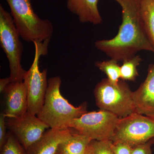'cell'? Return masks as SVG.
Wrapping results in <instances>:
<instances>
[{"mask_svg": "<svg viewBox=\"0 0 154 154\" xmlns=\"http://www.w3.org/2000/svg\"><path fill=\"white\" fill-rule=\"evenodd\" d=\"M122 9V22L118 33L109 39L97 40L96 48L112 59L123 60L141 51L154 53V46L144 27L141 14V0H113Z\"/></svg>", "mask_w": 154, "mask_h": 154, "instance_id": "6da1fadb", "label": "cell"}, {"mask_svg": "<svg viewBox=\"0 0 154 154\" xmlns=\"http://www.w3.org/2000/svg\"><path fill=\"white\" fill-rule=\"evenodd\" d=\"M61 80L55 76L48 80L44 104L37 116L50 128H69L71 122L87 113V104L79 107L69 103L61 94Z\"/></svg>", "mask_w": 154, "mask_h": 154, "instance_id": "7a4b0ae2", "label": "cell"}, {"mask_svg": "<svg viewBox=\"0 0 154 154\" xmlns=\"http://www.w3.org/2000/svg\"><path fill=\"white\" fill-rule=\"evenodd\" d=\"M11 9L14 24L21 38L27 42H44L50 40L54 27L48 19L35 13L30 0H6Z\"/></svg>", "mask_w": 154, "mask_h": 154, "instance_id": "3957f363", "label": "cell"}, {"mask_svg": "<svg viewBox=\"0 0 154 154\" xmlns=\"http://www.w3.org/2000/svg\"><path fill=\"white\" fill-rule=\"evenodd\" d=\"M94 94L100 110L108 111L119 118L135 112L133 92L124 81L114 85L108 79H104L96 85Z\"/></svg>", "mask_w": 154, "mask_h": 154, "instance_id": "277c9868", "label": "cell"}, {"mask_svg": "<svg viewBox=\"0 0 154 154\" xmlns=\"http://www.w3.org/2000/svg\"><path fill=\"white\" fill-rule=\"evenodd\" d=\"M11 13L0 5V43L8 60L11 82H23L27 71L22 67L23 47Z\"/></svg>", "mask_w": 154, "mask_h": 154, "instance_id": "5b68a950", "label": "cell"}, {"mask_svg": "<svg viewBox=\"0 0 154 154\" xmlns=\"http://www.w3.org/2000/svg\"><path fill=\"white\" fill-rule=\"evenodd\" d=\"M50 40L33 42L35 54L33 63L27 71L24 82L26 85L28 113L37 115L44 104L48 85L47 70L40 71L38 66L42 56L47 54Z\"/></svg>", "mask_w": 154, "mask_h": 154, "instance_id": "8992f818", "label": "cell"}, {"mask_svg": "<svg viewBox=\"0 0 154 154\" xmlns=\"http://www.w3.org/2000/svg\"><path fill=\"white\" fill-rule=\"evenodd\" d=\"M154 138V118L134 112L119 118L110 140L126 143L133 148Z\"/></svg>", "mask_w": 154, "mask_h": 154, "instance_id": "52a82bcc", "label": "cell"}, {"mask_svg": "<svg viewBox=\"0 0 154 154\" xmlns=\"http://www.w3.org/2000/svg\"><path fill=\"white\" fill-rule=\"evenodd\" d=\"M119 118L106 110L87 112L71 122L69 128L92 140H110Z\"/></svg>", "mask_w": 154, "mask_h": 154, "instance_id": "ba28073f", "label": "cell"}, {"mask_svg": "<svg viewBox=\"0 0 154 154\" xmlns=\"http://www.w3.org/2000/svg\"><path fill=\"white\" fill-rule=\"evenodd\" d=\"M7 128L17 138L27 151L49 128L37 116L27 112L17 118L6 117Z\"/></svg>", "mask_w": 154, "mask_h": 154, "instance_id": "9c48e42d", "label": "cell"}, {"mask_svg": "<svg viewBox=\"0 0 154 154\" xmlns=\"http://www.w3.org/2000/svg\"><path fill=\"white\" fill-rule=\"evenodd\" d=\"M6 117L17 118L24 115L28 111L27 89L24 81L11 82L4 92Z\"/></svg>", "mask_w": 154, "mask_h": 154, "instance_id": "30bf717a", "label": "cell"}, {"mask_svg": "<svg viewBox=\"0 0 154 154\" xmlns=\"http://www.w3.org/2000/svg\"><path fill=\"white\" fill-rule=\"evenodd\" d=\"M135 112L154 118V64L149 65L145 80L133 92Z\"/></svg>", "mask_w": 154, "mask_h": 154, "instance_id": "8fae6325", "label": "cell"}, {"mask_svg": "<svg viewBox=\"0 0 154 154\" xmlns=\"http://www.w3.org/2000/svg\"><path fill=\"white\" fill-rule=\"evenodd\" d=\"M72 128H50L26 151L27 154H56L59 146L73 132Z\"/></svg>", "mask_w": 154, "mask_h": 154, "instance_id": "7c38bea8", "label": "cell"}, {"mask_svg": "<svg viewBox=\"0 0 154 154\" xmlns=\"http://www.w3.org/2000/svg\"><path fill=\"white\" fill-rule=\"evenodd\" d=\"M98 2L99 0H67L66 7L78 17L80 22L98 25L102 22Z\"/></svg>", "mask_w": 154, "mask_h": 154, "instance_id": "4fadbf2b", "label": "cell"}, {"mask_svg": "<svg viewBox=\"0 0 154 154\" xmlns=\"http://www.w3.org/2000/svg\"><path fill=\"white\" fill-rule=\"evenodd\" d=\"M92 140L85 135L74 131L67 140L60 145L56 154H85Z\"/></svg>", "mask_w": 154, "mask_h": 154, "instance_id": "5bb4252c", "label": "cell"}, {"mask_svg": "<svg viewBox=\"0 0 154 154\" xmlns=\"http://www.w3.org/2000/svg\"><path fill=\"white\" fill-rule=\"evenodd\" d=\"M141 14L146 33L154 46V0H141Z\"/></svg>", "mask_w": 154, "mask_h": 154, "instance_id": "9a60e30c", "label": "cell"}, {"mask_svg": "<svg viewBox=\"0 0 154 154\" xmlns=\"http://www.w3.org/2000/svg\"><path fill=\"white\" fill-rule=\"evenodd\" d=\"M142 61L140 55H135L123 60L120 66V79L124 81H134L139 76L137 67Z\"/></svg>", "mask_w": 154, "mask_h": 154, "instance_id": "2e32d148", "label": "cell"}, {"mask_svg": "<svg viewBox=\"0 0 154 154\" xmlns=\"http://www.w3.org/2000/svg\"><path fill=\"white\" fill-rule=\"evenodd\" d=\"M118 63L117 60L111 59L109 60L96 62L95 65L106 74L110 82L117 85L120 79V66Z\"/></svg>", "mask_w": 154, "mask_h": 154, "instance_id": "e0dca14e", "label": "cell"}, {"mask_svg": "<svg viewBox=\"0 0 154 154\" xmlns=\"http://www.w3.org/2000/svg\"><path fill=\"white\" fill-rule=\"evenodd\" d=\"M1 154H27L17 138L10 131L8 133L7 139L1 149Z\"/></svg>", "mask_w": 154, "mask_h": 154, "instance_id": "ac0fdd59", "label": "cell"}, {"mask_svg": "<svg viewBox=\"0 0 154 154\" xmlns=\"http://www.w3.org/2000/svg\"><path fill=\"white\" fill-rule=\"evenodd\" d=\"M111 142L110 140H93L85 154H114L111 148Z\"/></svg>", "mask_w": 154, "mask_h": 154, "instance_id": "d6986e66", "label": "cell"}, {"mask_svg": "<svg viewBox=\"0 0 154 154\" xmlns=\"http://www.w3.org/2000/svg\"><path fill=\"white\" fill-rule=\"evenodd\" d=\"M110 146L114 154H131L132 152V147L123 143L111 141Z\"/></svg>", "mask_w": 154, "mask_h": 154, "instance_id": "ffe728a7", "label": "cell"}, {"mask_svg": "<svg viewBox=\"0 0 154 154\" xmlns=\"http://www.w3.org/2000/svg\"><path fill=\"white\" fill-rule=\"evenodd\" d=\"M6 116L4 113L0 114V149L2 147L7 139V125L6 124Z\"/></svg>", "mask_w": 154, "mask_h": 154, "instance_id": "44dd1931", "label": "cell"}, {"mask_svg": "<svg viewBox=\"0 0 154 154\" xmlns=\"http://www.w3.org/2000/svg\"><path fill=\"white\" fill-rule=\"evenodd\" d=\"M152 143L150 140L132 148L131 154H152L151 149Z\"/></svg>", "mask_w": 154, "mask_h": 154, "instance_id": "7402d4cb", "label": "cell"}, {"mask_svg": "<svg viewBox=\"0 0 154 154\" xmlns=\"http://www.w3.org/2000/svg\"><path fill=\"white\" fill-rule=\"evenodd\" d=\"M11 82L9 78H4L0 79V92L3 93L7 86Z\"/></svg>", "mask_w": 154, "mask_h": 154, "instance_id": "603a6c76", "label": "cell"}, {"mask_svg": "<svg viewBox=\"0 0 154 154\" xmlns=\"http://www.w3.org/2000/svg\"><path fill=\"white\" fill-rule=\"evenodd\" d=\"M150 141L152 142V144H154V138L152 139V140H151Z\"/></svg>", "mask_w": 154, "mask_h": 154, "instance_id": "cb8c5ba5", "label": "cell"}, {"mask_svg": "<svg viewBox=\"0 0 154 154\" xmlns=\"http://www.w3.org/2000/svg\"></svg>", "mask_w": 154, "mask_h": 154, "instance_id": "d4e9b609", "label": "cell"}]
</instances>
